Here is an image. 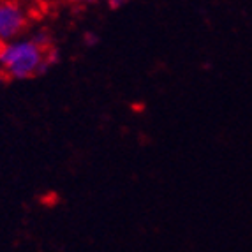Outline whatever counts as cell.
<instances>
[{
	"label": "cell",
	"instance_id": "3957f363",
	"mask_svg": "<svg viewBox=\"0 0 252 252\" xmlns=\"http://www.w3.org/2000/svg\"><path fill=\"white\" fill-rule=\"evenodd\" d=\"M71 2H78V4H92V2H99V0H71ZM113 5H118L120 2H124V0H109Z\"/></svg>",
	"mask_w": 252,
	"mask_h": 252
},
{
	"label": "cell",
	"instance_id": "7a4b0ae2",
	"mask_svg": "<svg viewBox=\"0 0 252 252\" xmlns=\"http://www.w3.org/2000/svg\"><path fill=\"white\" fill-rule=\"evenodd\" d=\"M29 23L27 9L18 0H0V42L18 39Z\"/></svg>",
	"mask_w": 252,
	"mask_h": 252
},
{
	"label": "cell",
	"instance_id": "6da1fadb",
	"mask_svg": "<svg viewBox=\"0 0 252 252\" xmlns=\"http://www.w3.org/2000/svg\"><path fill=\"white\" fill-rule=\"evenodd\" d=\"M55 62L57 55L44 34L18 37L0 44V71L16 80L34 78L48 71Z\"/></svg>",
	"mask_w": 252,
	"mask_h": 252
}]
</instances>
